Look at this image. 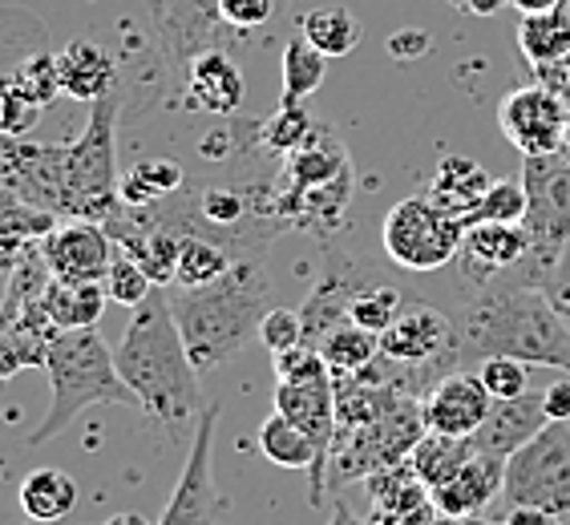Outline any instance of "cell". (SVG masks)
<instances>
[{"instance_id": "6da1fadb", "label": "cell", "mask_w": 570, "mask_h": 525, "mask_svg": "<svg viewBox=\"0 0 570 525\" xmlns=\"http://www.w3.org/2000/svg\"><path fill=\"white\" fill-rule=\"evenodd\" d=\"M542 267L522 262L518 271H505L485 284L465 287L458 307L461 360H490V356H514L534 368H554L570 376V328L550 307L542 291Z\"/></svg>"}, {"instance_id": "7a4b0ae2", "label": "cell", "mask_w": 570, "mask_h": 525, "mask_svg": "<svg viewBox=\"0 0 570 525\" xmlns=\"http://www.w3.org/2000/svg\"><path fill=\"white\" fill-rule=\"evenodd\" d=\"M114 356H118L121 380L134 388L142 413L166 428V437H183V428L203 416L207 408L203 388H198L203 373L190 360L187 339L178 331L166 291L154 287V296L134 307Z\"/></svg>"}, {"instance_id": "3957f363", "label": "cell", "mask_w": 570, "mask_h": 525, "mask_svg": "<svg viewBox=\"0 0 570 525\" xmlns=\"http://www.w3.org/2000/svg\"><path fill=\"white\" fill-rule=\"evenodd\" d=\"M175 324L187 339V351L198 373H215L252 339H259V324L272 311V279L259 255L235 259L227 275L203 287H170L166 291Z\"/></svg>"}, {"instance_id": "277c9868", "label": "cell", "mask_w": 570, "mask_h": 525, "mask_svg": "<svg viewBox=\"0 0 570 525\" xmlns=\"http://www.w3.org/2000/svg\"><path fill=\"white\" fill-rule=\"evenodd\" d=\"M49 408L29 433V445L41 449L53 437H61L77 416L94 405H114V408H142L138 396L118 373V356L110 344L98 336V328H77V331H57L49 339Z\"/></svg>"}, {"instance_id": "5b68a950", "label": "cell", "mask_w": 570, "mask_h": 525, "mask_svg": "<svg viewBox=\"0 0 570 525\" xmlns=\"http://www.w3.org/2000/svg\"><path fill=\"white\" fill-rule=\"evenodd\" d=\"M118 113L121 89L114 86L106 98L89 106L86 130L66 146V202L61 219L106 222L121 210V175H118Z\"/></svg>"}, {"instance_id": "8992f818", "label": "cell", "mask_w": 570, "mask_h": 525, "mask_svg": "<svg viewBox=\"0 0 570 525\" xmlns=\"http://www.w3.org/2000/svg\"><path fill=\"white\" fill-rule=\"evenodd\" d=\"M381 356L393 364L401 388L413 396H425L429 384L465 368L458 319L421 299H405L393 324L381 331Z\"/></svg>"}, {"instance_id": "52a82bcc", "label": "cell", "mask_w": 570, "mask_h": 525, "mask_svg": "<svg viewBox=\"0 0 570 525\" xmlns=\"http://www.w3.org/2000/svg\"><path fill=\"white\" fill-rule=\"evenodd\" d=\"M425 433L429 425L425 413H421V396L401 393L376 420L348 428V433H336V445H332L328 457V489H336L344 482H368L373 473L409 460L413 445Z\"/></svg>"}, {"instance_id": "ba28073f", "label": "cell", "mask_w": 570, "mask_h": 525, "mask_svg": "<svg viewBox=\"0 0 570 525\" xmlns=\"http://www.w3.org/2000/svg\"><path fill=\"white\" fill-rule=\"evenodd\" d=\"M465 242V219L438 207L429 195L401 198L381 222V247L401 271H441L458 262Z\"/></svg>"}, {"instance_id": "9c48e42d", "label": "cell", "mask_w": 570, "mask_h": 525, "mask_svg": "<svg viewBox=\"0 0 570 525\" xmlns=\"http://www.w3.org/2000/svg\"><path fill=\"white\" fill-rule=\"evenodd\" d=\"M502 502L570 517V420H550L527 449L505 460Z\"/></svg>"}, {"instance_id": "30bf717a", "label": "cell", "mask_w": 570, "mask_h": 525, "mask_svg": "<svg viewBox=\"0 0 570 525\" xmlns=\"http://www.w3.org/2000/svg\"><path fill=\"white\" fill-rule=\"evenodd\" d=\"M522 187H527V230L534 239V259L547 271L570 242V158L562 153L522 158Z\"/></svg>"}, {"instance_id": "8fae6325", "label": "cell", "mask_w": 570, "mask_h": 525, "mask_svg": "<svg viewBox=\"0 0 570 525\" xmlns=\"http://www.w3.org/2000/svg\"><path fill=\"white\" fill-rule=\"evenodd\" d=\"M219 400H210L195 420L187 460H183V477H178L158 525H219L223 505H227L219 485H215V428H219Z\"/></svg>"}, {"instance_id": "7c38bea8", "label": "cell", "mask_w": 570, "mask_h": 525, "mask_svg": "<svg viewBox=\"0 0 570 525\" xmlns=\"http://www.w3.org/2000/svg\"><path fill=\"white\" fill-rule=\"evenodd\" d=\"M567 121H570V106L554 89L542 86V81L505 93L502 106H498V126H502L505 142L514 146L522 158L559 153Z\"/></svg>"}, {"instance_id": "4fadbf2b", "label": "cell", "mask_w": 570, "mask_h": 525, "mask_svg": "<svg viewBox=\"0 0 570 525\" xmlns=\"http://www.w3.org/2000/svg\"><path fill=\"white\" fill-rule=\"evenodd\" d=\"M0 187L29 198L33 207L61 219V202H66V146L0 138Z\"/></svg>"}, {"instance_id": "5bb4252c", "label": "cell", "mask_w": 570, "mask_h": 525, "mask_svg": "<svg viewBox=\"0 0 570 525\" xmlns=\"http://www.w3.org/2000/svg\"><path fill=\"white\" fill-rule=\"evenodd\" d=\"M118 242L106 230V222L94 219H66L57 222L41 242V259L53 279H69V284H101L110 271Z\"/></svg>"}, {"instance_id": "9a60e30c", "label": "cell", "mask_w": 570, "mask_h": 525, "mask_svg": "<svg viewBox=\"0 0 570 525\" xmlns=\"http://www.w3.org/2000/svg\"><path fill=\"white\" fill-rule=\"evenodd\" d=\"M522 262H538L527 222H473V227H465V242L458 255V284H485L494 275L518 271Z\"/></svg>"}, {"instance_id": "2e32d148", "label": "cell", "mask_w": 570, "mask_h": 525, "mask_svg": "<svg viewBox=\"0 0 570 525\" xmlns=\"http://www.w3.org/2000/svg\"><path fill=\"white\" fill-rule=\"evenodd\" d=\"M494 408V396L482 384L478 373H458L441 376L438 384H429L425 396H421V413H425L429 433H441V437H470L482 428V420Z\"/></svg>"}, {"instance_id": "e0dca14e", "label": "cell", "mask_w": 570, "mask_h": 525, "mask_svg": "<svg viewBox=\"0 0 570 525\" xmlns=\"http://www.w3.org/2000/svg\"><path fill=\"white\" fill-rule=\"evenodd\" d=\"M275 413L296 420L307 437L316 440L320 469L328 485V457L336 445V376L320 373L312 380H275Z\"/></svg>"}, {"instance_id": "ac0fdd59", "label": "cell", "mask_w": 570, "mask_h": 525, "mask_svg": "<svg viewBox=\"0 0 570 525\" xmlns=\"http://www.w3.org/2000/svg\"><path fill=\"white\" fill-rule=\"evenodd\" d=\"M154 21H158V41L175 66H190L198 53L215 49V37L227 29L219 0H158Z\"/></svg>"}, {"instance_id": "d6986e66", "label": "cell", "mask_w": 570, "mask_h": 525, "mask_svg": "<svg viewBox=\"0 0 570 525\" xmlns=\"http://www.w3.org/2000/svg\"><path fill=\"white\" fill-rule=\"evenodd\" d=\"M368 505L376 525H429L441 517L433 505V489L421 482L409 460L368 477Z\"/></svg>"}, {"instance_id": "ffe728a7", "label": "cell", "mask_w": 570, "mask_h": 525, "mask_svg": "<svg viewBox=\"0 0 570 525\" xmlns=\"http://www.w3.org/2000/svg\"><path fill=\"white\" fill-rule=\"evenodd\" d=\"M550 425L547 413V396L542 388H530L522 396H510V400H494L490 416L482 420V428L473 433V445L482 453H494V457H514L518 449H527L530 440Z\"/></svg>"}, {"instance_id": "44dd1931", "label": "cell", "mask_w": 570, "mask_h": 525, "mask_svg": "<svg viewBox=\"0 0 570 525\" xmlns=\"http://www.w3.org/2000/svg\"><path fill=\"white\" fill-rule=\"evenodd\" d=\"M505 489V457L494 453H473L465 465L458 469V477H450L445 485L433 489V505L441 517L461 522V517H482L490 509V502H498Z\"/></svg>"}, {"instance_id": "7402d4cb", "label": "cell", "mask_w": 570, "mask_h": 525, "mask_svg": "<svg viewBox=\"0 0 570 525\" xmlns=\"http://www.w3.org/2000/svg\"><path fill=\"white\" fill-rule=\"evenodd\" d=\"M259 453L279 469H304L307 485H312V505L328 502V485H324V469H320V449L316 440L307 437L296 420H287L284 413H272L259 425Z\"/></svg>"}, {"instance_id": "603a6c76", "label": "cell", "mask_w": 570, "mask_h": 525, "mask_svg": "<svg viewBox=\"0 0 570 525\" xmlns=\"http://www.w3.org/2000/svg\"><path fill=\"white\" fill-rule=\"evenodd\" d=\"M187 89L198 110L215 113V118H230L243 106V73L223 49H207L190 61Z\"/></svg>"}, {"instance_id": "cb8c5ba5", "label": "cell", "mask_w": 570, "mask_h": 525, "mask_svg": "<svg viewBox=\"0 0 570 525\" xmlns=\"http://www.w3.org/2000/svg\"><path fill=\"white\" fill-rule=\"evenodd\" d=\"M490 182H494V178L485 175L482 162H473L465 153H445L438 162V170H433V178H429L425 195L433 198L438 207L450 210V215L470 219V210L485 198Z\"/></svg>"}, {"instance_id": "d4e9b609", "label": "cell", "mask_w": 570, "mask_h": 525, "mask_svg": "<svg viewBox=\"0 0 570 525\" xmlns=\"http://www.w3.org/2000/svg\"><path fill=\"white\" fill-rule=\"evenodd\" d=\"M57 57H61V93L66 98L94 106V101L106 98L118 86L114 57L98 41H69Z\"/></svg>"}, {"instance_id": "484cf974", "label": "cell", "mask_w": 570, "mask_h": 525, "mask_svg": "<svg viewBox=\"0 0 570 525\" xmlns=\"http://www.w3.org/2000/svg\"><path fill=\"white\" fill-rule=\"evenodd\" d=\"M106 304H110L106 284H69V279H49V287H45V311H49V319H53L57 331L98 328Z\"/></svg>"}, {"instance_id": "4316f807", "label": "cell", "mask_w": 570, "mask_h": 525, "mask_svg": "<svg viewBox=\"0 0 570 525\" xmlns=\"http://www.w3.org/2000/svg\"><path fill=\"white\" fill-rule=\"evenodd\" d=\"M183 235V251H178V267H175V284L170 287H203L215 284L219 275H227L235 267V255L227 242L210 239L203 230H178Z\"/></svg>"}, {"instance_id": "83f0119b", "label": "cell", "mask_w": 570, "mask_h": 525, "mask_svg": "<svg viewBox=\"0 0 570 525\" xmlns=\"http://www.w3.org/2000/svg\"><path fill=\"white\" fill-rule=\"evenodd\" d=\"M21 509L33 522H61L77 509V482L61 469H33L21 482Z\"/></svg>"}, {"instance_id": "f1b7e54d", "label": "cell", "mask_w": 570, "mask_h": 525, "mask_svg": "<svg viewBox=\"0 0 570 525\" xmlns=\"http://www.w3.org/2000/svg\"><path fill=\"white\" fill-rule=\"evenodd\" d=\"M299 33L324 57H348L361 44L364 29L356 21V12H348L344 4H320V9L299 17Z\"/></svg>"}, {"instance_id": "f546056e", "label": "cell", "mask_w": 570, "mask_h": 525, "mask_svg": "<svg viewBox=\"0 0 570 525\" xmlns=\"http://www.w3.org/2000/svg\"><path fill=\"white\" fill-rule=\"evenodd\" d=\"M183 187V170L178 162L170 158H142L138 166H130L126 175H121V207L130 210H146V207H158L163 198L178 195Z\"/></svg>"}, {"instance_id": "4dcf8cb0", "label": "cell", "mask_w": 570, "mask_h": 525, "mask_svg": "<svg viewBox=\"0 0 570 525\" xmlns=\"http://www.w3.org/2000/svg\"><path fill=\"white\" fill-rule=\"evenodd\" d=\"M473 453H478V445H473L470 437L425 433V437L413 445V453H409V465L417 469V477L429 485V489H438V485H445L450 477H458V469L473 457Z\"/></svg>"}, {"instance_id": "1f68e13d", "label": "cell", "mask_w": 570, "mask_h": 525, "mask_svg": "<svg viewBox=\"0 0 570 525\" xmlns=\"http://www.w3.org/2000/svg\"><path fill=\"white\" fill-rule=\"evenodd\" d=\"M518 49H522L530 69L559 66V61L570 57V29L562 24L559 12L522 17V24H518Z\"/></svg>"}, {"instance_id": "d6a6232c", "label": "cell", "mask_w": 570, "mask_h": 525, "mask_svg": "<svg viewBox=\"0 0 570 525\" xmlns=\"http://www.w3.org/2000/svg\"><path fill=\"white\" fill-rule=\"evenodd\" d=\"M53 328H33L21 319H0V380L21 368H45Z\"/></svg>"}, {"instance_id": "836d02e7", "label": "cell", "mask_w": 570, "mask_h": 525, "mask_svg": "<svg viewBox=\"0 0 570 525\" xmlns=\"http://www.w3.org/2000/svg\"><path fill=\"white\" fill-rule=\"evenodd\" d=\"M316 351L324 356L332 376H352L381 356V336L356 328V324H341L336 331H328V336L320 339Z\"/></svg>"}, {"instance_id": "e575fe53", "label": "cell", "mask_w": 570, "mask_h": 525, "mask_svg": "<svg viewBox=\"0 0 570 525\" xmlns=\"http://www.w3.org/2000/svg\"><path fill=\"white\" fill-rule=\"evenodd\" d=\"M279 73H284V98L279 101H307L324 86V77H328V57L320 53V49H312L304 33H296L284 44Z\"/></svg>"}, {"instance_id": "d590c367", "label": "cell", "mask_w": 570, "mask_h": 525, "mask_svg": "<svg viewBox=\"0 0 570 525\" xmlns=\"http://www.w3.org/2000/svg\"><path fill=\"white\" fill-rule=\"evenodd\" d=\"M312 130H316V118L304 110V101H279V110H275L272 118L259 121L255 138H259L264 150L287 158V153L299 150V146L312 138Z\"/></svg>"}, {"instance_id": "8d00e7d4", "label": "cell", "mask_w": 570, "mask_h": 525, "mask_svg": "<svg viewBox=\"0 0 570 525\" xmlns=\"http://www.w3.org/2000/svg\"><path fill=\"white\" fill-rule=\"evenodd\" d=\"M401 307H405V296H401L396 287L381 284V279H368V284L352 296L348 319L356 324V328L376 331V336H381V331L396 319V311H401Z\"/></svg>"}, {"instance_id": "74e56055", "label": "cell", "mask_w": 570, "mask_h": 525, "mask_svg": "<svg viewBox=\"0 0 570 525\" xmlns=\"http://www.w3.org/2000/svg\"><path fill=\"white\" fill-rule=\"evenodd\" d=\"M473 222H527V187L522 178H494L485 198L470 210L465 227Z\"/></svg>"}, {"instance_id": "f35d334b", "label": "cell", "mask_w": 570, "mask_h": 525, "mask_svg": "<svg viewBox=\"0 0 570 525\" xmlns=\"http://www.w3.org/2000/svg\"><path fill=\"white\" fill-rule=\"evenodd\" d=\"M106 296H110V304H121V307H138V304H146V299L154 296V279L146 275V267L134 255H126V251H118L114 255V262H110V271H106Z\"/></svg>"}, {"instance_id": "ab89813d", "label": "cell", "mask_w": 570, "mask_h": 525, "mask_svg": "<svg viewBox=\"0 0 570 525\" xmlns=\"http://www.w3.org/2000/svg\"><path fill=\"white\" fill-rule=\"evenodd\" d=\"M17 86L37 101V106H49V101L61 98V57L57 53H33L24 57L21 69H17Z\"/></svg>"}, {"instance_id": "60d3db41", "label": "cell", "mask_w": 570, "mask_h": 525, "mask_svg": "<svg viewBox=\"0 0 570 525\" xmlns=\"http://www.w3.org/2000/svg\"><path fill=\"white\" fill-rule=\"evenodd\" d=\"M37 118H41V106L17 86V77H0V138H24Z\"/></svg>"}, {"instance_id": "b9f144b4", "label": "cell", "mask_w": 570, "mask_h": 525, "mask_svg": "<svg viewBox=\"0 0 570 525\" xmlns=\"http://www.w3.org/2000/svg\"><path fill=\"white\" fill-rule=\"evenodd\" d=\"M530 368L534 364L514 360V356H490V360L478 364V376H482V384L490 388L494 400H510V396H522L534 388L530 384Z\"/></svg>"}, {"instance_id": "7bdbcfd3", "label": "cell", "mask_w": 570, "mask_h": 525, "mask_svg": "<svg viewBox=\"0 0 570 525\" xmlns=\"http://www.w3.org/2000/svg\"><path fill=\"white\" fill-rule=\"evenodd\" d=\"M259 344H264L272 356L299 348V344H304V316L292 311V307H272L264 316V324H259Z\"/></svg>"}, {"instance_id": "ee69618b", "label": "cell", "mask_w": 570, "mask_h": 525, "mask_svg": "<svg viewBox=\"0 0 570 525\" xmlns=\"http://www.w3.org/2000/svg\"><path fill=\"white\" fill-rule=\"evenodd\" d=\"M219 12H223V24H227V29H235V33H252V29L272 21L275 0H219Z\"/></svg>"}, {"instance_id": "f6af8a7d", "label": "cell", "mask_w": 570, "mask_h": 525, "mask_svg": "<svg viewBox=\"0 0 570 525\" xmlns=\"http://www.w3.org/2000/svg\"><path fill=\"white\" fill-rule=\"evenodd\" d=\"M542 291H547L550 307L562 316V324L570 328V242L562 247V255L547 267L542 275Z\"/></svg>"}, {"instance_id": "bcb514c9", "label": "cell", "mask_w": 570, "mask_h": 525, "mask_svg": "<svg viewBox=\"0 0 570 525\" xmlns=\"http://www.w3.org/2000/svg\"><path fill=\"white\" fill-rule=\"evenodd\" d=\"M429 49H433V37L425 29H401L389 37V53L396 61H421V57H429Z\"/></svg>"}, {"instance_id": "7dc6e473", "label": "cell", "mask_w": 570, "mask_h": 525, "mask_svg": "<svg viewBox=\"0 0 570 525\" xmlns=\"http://www.w3.org/2000/svg\"><path fill=\"white\" fill-rule=\"evenodd\" d=\"M502 525H559V517L538 509V505H505Z\"/></svg>"}, {"instance_id": "c3c4849f", "label": "cell", "mask_w": 570, "mask_h": 525, "mask_svg": "<svg viewBox=\"0 0 570 525\" xmlns=\"http://www.w3.org/2000/svg\"><path fill=\"white\" fill-rule=\"evenodd\" d=\"M534 73H538V81H542V86L554 89V93H559V98L570 106V57H567V61H559V66L534 69Z\"/></svg>"}, {"instance_id": "681fc988", "label": "cell", "mask_w": 570, "mask_h": 525, "mask_svg": "<svg viewBox=\"0 0 570 525\" xmlns=\"http://www.w3.org/2000/svg\"><path fill=\"white\" fill-rule=\"evenodd\" d=\"M445 4H453L458 12H470V17H494L510 0H445Z\"/></svg>"}, {"instance_id": "f907efd6", "label": "cell", "mask_w": 570, "mask_h": 525, "mask_svg": "<svg viewBox=\"0 0 570 525\" xmlns=\"http://www.w3.org/2000/svg\"><path fill=\"white\" fill-rule=\"evenodd\" d=\"M328 525H376V522H373V517L352 514L348 505H344V502H336V505H332V517H328Z\"/></svg>"}, {"instance_id": "816d5d0a", "label": "cell", "mask_w": 570, "mask_h": 525, "mask_svg": "<svg viewBox=\"0 0 570 525\" xmlns=\"http://www.w3.org/2000/svg\"><path fill=\"white\" fill-rule=\"evenodd\" d=\"M522 17H538V12H554L562 4V0H510Z\"/></svg>"}, {"instance_id": "f5cc1de1", "label": "cell", "mask_w": 570, "mask_h": 525, "mask_svg": "<svg viewBox=\"0 0 570 525\" xmlns=\"http://www.w3.org/2000/svg\"><path fill=\"white\" fill-rule=\"evenodd\" d=\"M106 525H150V522H146L142 514H134V509H121V514H114Z\"/></svg>"}, {"instance_id": "db71d44e", "label": "cell", "mask_w": 570, "mask_h": 525, "mask_svg": "<svg viewBox=\"0 0 570 525\" xmlns=\"http://www.w3.org/2000/svg\"><path fill=\"white\" fill-rule=\"evenodd\" d=\"M9 287H12V275L0 267V307H4V299H9Z\"/></svg>"}, {"instance_id": "11a10c76", "label": "cell", "mask_w": 570, "mask_h": 525, "mask_svg": "<svg viewBox=\"0 0 570 525\" xmlns=\"http://www.w3.org/2000/svg\"><path fill=\"white\" fill-rule=\"evenodd\" d=\"M450 525H502V522H490V517H461V522H450Z\"/></svg>"}, {"instance_id": "9f6ffc18", "label": "cell", "mask_w": 570, "mask_h": 525, "mask_svg": "<svg viewBox=\"0 0 570 525\" xmlns=\"http://www.w3.org/2000/svg\"><path fill=\"white\" fill-rule=\"evenodd\" d=\"M554 12H559L562 24H567V29H570V0H562V4H559V9H554Z\"/></svg>"}, {"instance_id": "6f0895ef", "label": "cell", "mask_w": 570, "mask_h": 525, "mask_svg": "<svg viewBox=\"0 0 570 525\" xmlns=\"http://www.w3.org/2000/svg\"><path fill=\"white\" fill-rule=\"evenodd\" d=\"M429 525H450V517H438V522H429Z\"/></svg>"}, {"instance_id": "680465c9", "label": "cell", "mask_w": 570, "mask_h": 525, "mask_svg": "<svg viewBox=\"0 0 570 525\" xmlns=\"http://www.w3.org/2000/svg\"><path fill=\"white\" fill-rule=\"evenodd\" d=\"M562 525H570V517H567V522H562Z\"/></svg>"}]
</instances>
